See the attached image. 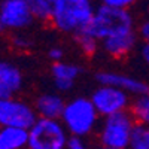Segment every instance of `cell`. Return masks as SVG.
<instances>
[{
    "label": "cell",
    "instance_id": "ba28073f",
    "mask_svg": "<svg viewBox=\"0 0 149 149\" xmlns=\"http://www.w3.org/2000/svg\"><path fill=\"white\" fill-rule=\"evenodd\" d=\"M34 15L24 0H2L0 2V24L5 30H24L30 27Z\"/></svg>",
    "mask_w": 149,
    "mask_h": 149
},
{
    "label": "cell",
    "instance_id": "4fadbf2b",
    "mask_svg": "<svg viewBox=\"0 0 149 149\" xmlns=\"http://www.w3.org/2000/svg\"><path fill=\"white\" fill-rule=\"evenodd\" d=\"M24 76L18 66L6 60H0V86L10 95L21 91Z\"/></svg>",
    "mask_w": 149,
    "mask_h": 149
},
{
    "label": "cell",
    "instance_id": "e0dca14e",
    "mask_svg": "<svg viewBox=\"0 0 149 149\" xmlns=\"http://www.w3.org/2000/svg\"><path fill=\"white\" fill-rule=\"evenodd\" d=\"M74 40H76V45L79 48V51L85 55V57H94L95 52L100 49V42L88 33H79L78 36H74Z\"/></svg>",
    "mask_w": 149,
    "mask_h": 149
},
{
    "label": "cell",
    "instance_id": "30bf717a",
    "mask_svg": "<svg viewBox=\"0 0 149 149\" xmlns=\"http://www.w3.org/2000/svg\"><path fill=\"white\" fill-rule=\"evenodd\" d=\"M82 74V66L70 61H58L51 64V78L58 93H66L73 88L78 78Z\"/></svg>",
    "mask_w": 149,
    "mask_h": 149
},
{
    "label": "cell",
    "instance_id": "44dd1931",
    "mask_svg": "<svg viewBox=\"0 0 149 149\" xmlns=\"http://www.w3.org/2000/svg\"><path fill=\"white\" fill-rule=\"evenodd\" d=\"M67 149H91L85 139L81 137H70L67 143Z\"/></svg>",
    "mask_w": 149,
    "mask_h": 149
},
{
    "label": "cell",
    "instance_id": "9c48e42d",
    "mask_svg": "<svg viewBox=\"0 0 149 149\" xmlns=\"http://www.w3.org/2000/svg\"><path fill=\"white\" fill-rule=\"evenodd\" d=\"M95 81L98 85H109L118 88L124 93H127L128 95L139 97L146 93H149V84L145 82L140 78H136L133 74L121 73V72H113V70H103L98 72L95 74Z\"/></svg>",
    "mask_w": 149,
    "mask_h": 149
},
{
    "label": "cell",
    "instance_id": "9a60e30c",
    "mask_svg": "<svg viewBox=\"0 0 149 149\" xmlns=\"http://www.w3.org/2000/svg\"><path fill=\"white\" fill-rule=\"evenodd\" d=\"M130 112L137 124L149 127V93L139 95V97H134L131 102Z\"/></svg>",
    "mask_w": 149,
    "mask_h": 149
},
{
    "label": "cell",
    "instance_id": "ac0fdd59",
    "mask_svg": "<svg viewBox=\"0 0 149 149\" xmlns=\"http://www.w3.org/2000/svg\"><path fill=\"white\" fill-rule=\"evenodd\" d=\"M128 149H149V127L137 124L133 131Z\"/></svg>",
    "mask_w": 149,
    "mask_h": 149
},
{
    "label": "cell",
    "instance_id": "2e32d148",
    "mask_svg": "<svg viewBox=\"0 0 149 149\" xmlns=\"http://www.w3.org/2000/svg\"><path fill=\"white\" fill-rule=\"evenodd\" d=\"M24 2L30 8L36 19L49 21L55 0H24Z\"/></svg>",
    "mask_w": 149,
    "mask_h": 149
},
{
    "label": "cell",
    "instance_id": "5b68a950",
    "mask_svg": "<svg viewBox=\"0 0 149 149\" xmlns=\"http://www.w3.org/2000/svg\"><path fill=\"white\" fill-rule=\"evenodd\" d=\"M70 134L60 119L37 118L29 130L27 149H67Z\"/></svg>",
    "mask_w": 149,
    "mask_h": 149
},
{
    "label": "cell",
    "instance_id": "7c38bea8",
    "mask_svg": "<svg viewBox=\"0 0 149 149\" xmlns=\"http://www.w3.org/2000/svg\"><path fill=\"white\" fill-rule=\"evenodd\" d=\"M136 43H137V33L133 31L104 39L100 42V48L106 55L112 58H124L136 48Z\"/></svg>",
    "mask_w": 149,
    "mask_h": 149
},
{
    "label": "cell",
    "instance_id": "277c9868",
    "mask_svg": "<svg viewBox=\"0 0 149 149\" xmlns=\"http://www.w3.org/2000/svg\"><path fill=\"white\" fill-rule=\"evenodd\" d=\"M137 122L130 110L102 118L97 128L98 143L118 149H128Z\"/></svg>",
    "mask_w": 149,
    "mask_h": 149
},
{
    "label": "cell",
    "instance_id": "52a82bcc",
    "mask_svg": "<svg viewBox=\"0 0 149 149\" xmlns=\"http://www.w3.org/2000/svg\"><path fill=\"white\" fill-rule=\"evenodd\" d=\"M90 98L102 118L130 110L133 102L131 95L109 85H98L91 93Z\"/></svg>",
    "mask_w": 149,
    "mask_h": 149
},
{
    "label": "cell",
    "instance_id": "cb8c5ba5",
    "mask_svg": "<svg viewBox=\"0 0 149 149\" xmlns=\"http://www.w3.org/2000/svg\"><path fill=\"white\" fill-rule=\"evenodd\" d=\"M140 55L143 58V61L149 66V43H143L140 48Z\"/></svg>",
    "mask_w": 149,
    "mask_h": 149
},
{
    "label": "cell",
    "instance_id": "7402d4cb",
    "mask_svg": "<svg viewBox=\"0 0 149 149\" xmlns=\"http://www.w3.org/2000/svg\"><path fill=\"white\" fill-rule=\"evenodd\" d=\"M14 45L17 48H19V49H27V48L31 46V40L29 39V37L19 34V36H15L14 37Z\"/></svg>",
    "mask_w": 149,
    "mask_h": 149
},
{
    "label": "cell",
    "instance_id": "d6986e66",
    "mask_svg": "<svg viewBox=\"0 0 149 149\" xmlns=\"http://www.w3.org/2000/svg\"><path fill=\"white\" fill-rule=\"evenodd\" d=\"M100 2H102V5H106V6L118 8V9H128L137 0H100Z\"/></svg>",
    "mask_w": 149,
    "mask_h": 149
},
{
    "label": "cell",
    "instance_id": "3957f363",
    "mask_svg": "<svg viewBox=\"0 0 149 149\" xmlns=\"http://www.w3.org/2000/svg\"><path fill=\"white\" fill-rule=\"evenodd\" d=\"M84 31L91 34L98 42H102L109 37L133 33L136 30L133 15L128 9H118L100 3L95 9L90 26Z\"/></svg>",
    "mask_w": 149,
    "mask_h": 149
},
{
    "label": "cell",
    "instance_id": "6da1fadb",
    "mask_svg": "<svg viewBox=\"0 0 149 149\" xmlns=\"http://www.w3.org/2000/svg\"><path fill=\"white\" fill-rule=\"evenodd\" d=\"M95 9L93 0H55L49 21L58 31L74 37L90 26Z\"/></svg>",
    "mask_w": 149,
    "mask_h": 149
},
{
    "label": "cell",
    "instance_id": "d4e9b609",
    "mask_svg": "<svg viewBox=\"0 0 149 149\" xmlns=\"http://www.w3.org/2000/svg\"><path fill=\"white\" fill-rule=\"evenodd\" d=\"M8 95H10V94H8V93L2 88V86H0V98H2V97H8Z\"/></svg>",
    "mask_w": 149,
    "mask_h": 149
},
{
    "label": "cell",
    "instance_id": "603a6c76",
    "mask_svg": "<svg viewBox=\"0 0 149 149\" xmlns=\"http://www.w3.org/2000/svg\"><path fill=\"white\" fill-rule=\"evenodd\" d=\"M139 36L143 43H149V18L139 26Z\"/></svg>",
    "mask_w": 149,
    "mask_h": 149
},
{
    "label": "cell",
    "instance_id": "484cf974",
    "mask_svg": "<svg viewBox=\"0 0 149 149\" xmlns=\"http://www.w3.org/2000/svg\"><path fill=\"white\" fill-rule=\"evenodd\" d=\"M95 149H118V148H112V146H103V145H98Z\"/></svg>",
    "mask_w": 149,
    "mask_h": 149
},
{
    "label": "cell",
    "instance_id": "5bb4252c",
    "mask_svg": "<svg viewBox=\"0 0 149 149\" xmlns=\"http://www.w3.org/2000/svg\"><path fill=\"white\" fill-rule=\"evenodd\" d=\"M29 130L3 127L0 128V149H27Z\"/></svg>",
    "mask_w": 149,
    "mask_h": 149
},
{
    "label": "cell",
    "instance_id": "ffe728a7",
    "mask_svg": "<svg viewBox=\"0 0 149 149\" xmlns=\"http://www.w3.org/2000/svg\"><path fill=\"white\" fill-rule=\"evenodd\" d=\"M48 58L52 61V63H58V61L64 60V49L61 46H52L49 48L48 51Z\"/></svg>",
    "mask_w": 149,
    "mask_h": 149
},
{
    "label": "cell",
    "instance_id": "8992f818",
    "mask_svg": "<svg viewBox=\"0 0 149 149\" xmlns=\"http://www.w3.org/2000/svg\"><path fill=\"white\" fill-rule=\"evenodd\" d=\"M37 121L33 104L14 95L0 98V128L15 127L30 130Z\"/></svg>",
    "mask_w": 149,
    "mask_h": 149
},
{
    "label": "cell",
    "instance_id": "8fae6325",
    "mask_svg": "<svg viewBox=\"0 0 149 149\" xmlns=\"http://www.w3.org/2000/svg\"><path fill=\"white\" fill-rule=\"evenodd\" d=\"M66 100L60 93H42L36 97L33 107L37 118L43 119H60L66 107Z\"/></svg>",
    "mask_w": 149,
    "mask_h": 149
},
{
    "label": "cell",
    "instance_id": "7a4b0ae2",
    "mask_svg": "<svg viewBox=\"0 0 149 149\" xmlns=\"http://www.w3.org/2000/svg\"><path fill=\"white\" fill-rule=\"evenodd\" d=\"M70 137L85 139L97 131L102 116L98 115L90 97H73L66 103L64 112L60 118Z\"/></svg>",
    "mask_w": 149,
    "mask_h": 149
}]
</instances>
